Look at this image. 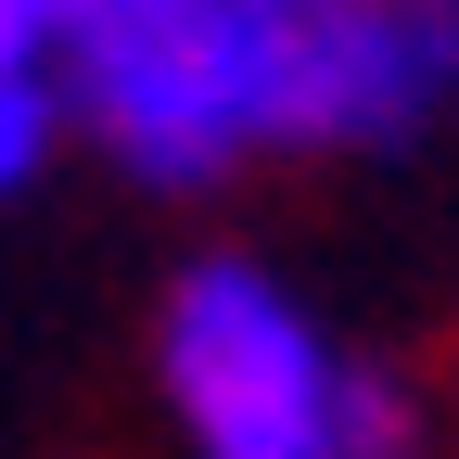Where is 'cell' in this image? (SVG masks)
<instances>
[{"mask_svg": "<svg viewBox=\"0 0 459 459\" xmlns=\"http://www.w3.org/2000/svg\"><path fill=\"white\" fill-rule=\"evenodd\" d=\"M51 141H65V102H51V77H13V65H0V204L39 192Z\"/></svg>", "mask_w": 459, "mask_h": 459, "instance_id": "obj_4", "label": "cell"}, {"mask_svg": "<svg viewBox=\"0 0 459 459\" xmlns=\"http://www.w3.org/2000/svg\"><path fill=\"white\" fill-rule=\"evenodd\" d=\"M153 395L192 459H421V383L358 358L281 268L192 255L153 307Z\"/></svg>", "mask_w": 459, "mask_h": 459, "instance_id": "obj_1", "label": "cell"}, {"mask_svg": "<svg viewBox=\"0 0 459 459\" xmlns=\"http://www.w3.org/2000/svg\"><path fill=\"white\" fill-rule=\"evenodd\" d=\"M65 39H77V0H0V65L13 77H51Z\"/></svg>", "mask_w": 459, "mask_h": 459, "instance_id": "obj_5", "label": "cell"}, {"mask_svg": "<svg viewBox=\"0 0 459 459\" xmlns=\"http://www.w3.org/2000/svg\"><path fill=\"white\" fill-rule=\"evenodd\" d=\"M268 153H409L459 102V0H243Z\"/></svg>", "mask_w": 459, "mask_h": 459, "instance_id": "obj_3", "label": "cell"}, {"mask_svg": "<svg viewBox=\"0 0 459 459\" xmlns=\"http://www.w3.org/2000/svg\"><path fill=\"white\" fill-rule=\"evenodd\" d=\"M51 102L141 192H217L268 153L243 0H77Z\"/></svg>", "mask_w": 459, "mask_h": 459, "instance_id": "obj_2", "label": "cell"}]
</instances>
